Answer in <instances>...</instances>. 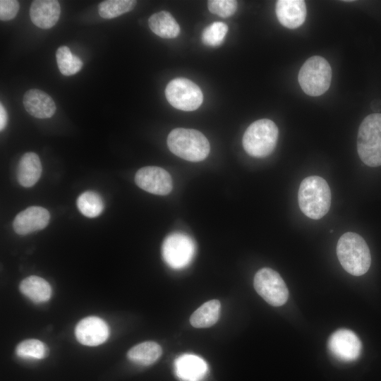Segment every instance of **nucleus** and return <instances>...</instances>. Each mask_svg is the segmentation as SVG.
Returning <instances> with one entry per match:
<instances>
[{
	"label": "nucleus",
	"mask_w": 381,
	"mask_h": 381,
	"mask_svg": "<svg viewBox=\"0 0 381 381\" xmlns=\"http://www.w3.org/2000/svg\"><path fill=\"white\" fill-rule=\"evenodd\" d=\"M49 211L42 207L32 206L19 212L13 223L14 231L25 235L45 228L49 222Z\"/></svg>",
	"instance_id": "13"
},
{
	"label": "nucleus",
	"mask_w": 381,
	"mask_h": 381,
	"mask_svg": "<svg viewBox=\"0 0 381 381\" xmlns=\"http://www.w3.org/2000/svg\"><path fill=\"white\" fill-rule=\"evenodd\" d=\"M23 105L31 116L38 119L52 117L56 109L52 98L38 89H30L25 93Z\"/></svg>",
	"instance_id": "17"
},
{
	"label": "nucleus",
	"mask_w": 381,
	"mask_h": 381,
	"mask_svg": "<svg viewBox=\"0 0 381 381\" xmlns=\"http://www.w3.org/2000/svg\"><path fill=\"white\" fill-rule=\"evenodd\" d=\"M275 12L279 23L289 29L300 27L306 17V6L303 0H279Z\"/></svg>",
	"instance_id": "14"
},
{
	"label": "nucleus",
	"mask_w": 381,
	"mask_h": 381,
	"mask_svg": "<svg viewBox=\"0 0 381 381\" xmlns=\"http://www.w3.org/2000/svg\"><path fill=\"white\" fill-rule=\"evenodd\" d=\"M298 83L308 95L317 97L329 87L332 68L329 62L320 56H313L306 61L298 75Z\"/></svg>",
	"instance_id": "6"
},
{
	"label": "nucleus",
	"mask_w": 381,
	"mask_h": 381,
	"mask_svg": "<svg viewBox=\"0 0 381 381\" xmlns=\"http://www.w3.org/2000/svg\"><path fill=\"white\" fill-rule=\"evenodd\" d=\"M176 376L181 381H202L208 370L206 362L193 354H183L174 363Z\"/></svg>",
	"instance_id": "16"
},
{
	"label": "nucleus",
	"mask_w": 381,
	"mask_h": 381,
	"mask_svg": "<svg viewBox=\"0 0 381 381\" xmlns=\"http://www.w3.org/2000/svg\"><path fill=\"white\" fill-rule=\"evenodd\" d=\"M298 200L301 212L306 217L319 219L324 217L330 208L329 186L320 176H308L300 184Z\"/></svg>",
	"instance_id": "1"
},
{
	"label": "nucleus",
	"mask_w": 381,
	"mask_h": 381,
	"mask_svg": "<svg viewBox=\"0 0 381 381\" xmlns=\"http://www.w3.org/2000/svg\"><path fill=\"white\" fill-rule=\"evenodd\" d=\"M60 13V4L56 0H35L31 4L30 8L32 22L42 29H49L55 25Z\"/></svg>",
	"instance_id": "15"
},
{
	"label": "nucleus",
	"mask_w": 381,
	"mask_h": 381,
	"mask_svg": "<svg viewBox=\"0 0 381 381\" xmlns=\"http://www.w3.org/2000/svg\"><path fill=\"white\" fill-rule=\"evenodd\" d=\"M77 207L84 216L93 218L99 216L104 210V202L101 196L94 191H85L77 199Z\"/></svg>",
	"instance_id": "23"
},
{
	"label": "nucleus",
	"mask_w": 381,
	"mask_h": 381,
	"mask_svg": "<svg viewBox=\"0 0 381 381\" xmlns=\"http://www.w3.org/2000/svg\"><path fill=\"white\" fill-rule=\"evenodd\" d=\"M21 293L34 303H44L52 296V287L44 279L30 276L22 280L19 286Z\"/></svg>",
	"instance_id": "19"
},
{
	"label": "nucleus",
	"mask_w": 381,
	"mask_h": 381,
	"mask_svg": "<svg viewBox=\"0 0 381 381\" xmlns=\"http://www.w3.org/2000/svg\"><path fill=\"white\" fill-rule=\"evenodd\" d=\"M327 347L337 359L350 362L359 357L362 344L353 332L348 329H339L329 337Z\"/></svg>",
	"instance_id": "10"
},
{
	"label": "nucleus",
	"mask_w": 381,
	"mask_h": 381,
	"mask_svg": "<svg viewBox=\"0 0 381 381\" xmlns=\"http://www.w3.org/2000/svg\"><path fill=\"white\" fill-rule=\"evenodd\" d=\"M19 10V3L16 0L0 1V19L9 20L14 18Z\"/></svg>",
	"instance_id": "29"
},
{
	"label": "nucleus",
	"mask_w": 381,
	"mask_h": 381,
	"mask_svg": "<svg viewBox=\"0 0 381 381\" xmlns=\"http://www.w3.org/2000/svg\"><path fill=\"white\" fill-rule=\"evenodd\" d=\"M357 150L360 159L366 165H381V114L367 116L358 132Z\"/></svg>",
	"instance_id": "4"
},
{
	"label": "nucleus",
	"mask_w": 381,
	"mask_h": 381,
	"mask_svg": "<svg viewBox=\"0 0 381 381\" xmlns=\"http://www.w3.org/2000/svg\"><path fill=\"white\" fill-rule=\"evenodd\" d=\"M16 353L20 358L40 360L47 356L48 348L38 339H25L18 344Z\"/></svg>",
	"instance_id": "25"
},
{
	"label": "nucleus",
	"mask_w": 381,
	"mask_h": 381,
	"mask_svg": "<svg viewBox=\"0 0 381 381\" xmlns=\"http://www.w3.org/2000/svg\"><path fill=\"white\" fill-rule=\"evenodd\" d=\"M253 286L257 293L271 306H281L288 300L289 291L284 281L271 268L259 270L255 274Z\"/></svg>",
	"instance_id": "9"
},
{
	"label": "nucleus",
	"mask_w": 381,
	"mask_h": 381,
	"mask_svg": "<svg viewBox=\"0 0 381 381\" xmlns=\"http://www.w3.org/2000/svg\"><path fill=\"white\" fill-rule=\"evenodd\" d=\"M135 4L133 0H106L99 4L98 12L103 18H114L131 11Z\"/></svg>",
	"instance_id": "26"
},
{
	"label": "nucleus",
	"mask_w": 381,
	"mask_h": 381,
	"mask_svg": "<svg viewBox=\"0 0 381 381\" xmlns=\"http://www.w3.org/2000/svg\"><path fill=\"white\" fill-rule=\"evenodd\" d=\"M8 121V114L3 104H0V130L3 131Z\"/></svg>",
	"instance_id": "30"
},
{
	"label": "nucleus",
	"mask_w": 381,
	"mask_h": 381,
	"mask_svg": "<svg viewBox=\"0 0 381 381\" xmlns=\"http://www.w3.org/2000/svg\"><path fill=\"white\" fill-rule=\"evenodd\" d=\"M167 145L176 156L190 162H200L209 155L210 145L207 138L192 128H177L167 137Z\"/></svg>",
	"instance_id": "3"
},
{
	"label": "nucleus",
	"mask_w": 381,
	"mask_h": 381,
	"mask_svg": "<svg viewBox=\"0 0 381 381\" xmlns=\"http://www.w3.org/2000/svg\"><path fill=\"white\" fill-rule=\"evenodd\" d=\"M135 182L138 187L150 193L165 195L173 188L171 175L159 167H145L135 175Z\"/></svg>",
	"instance_id": "11"
},
{
	"label": "nucleus",
	"mask_w": 381,
	"mask_h": 381,
	"mask_svg": "<svg viewBox=\"0 0 381 381\" xmlns=\"http://www.w3.org/2000/svg\"><path fill=\"white\" fill-rule=\"evenodd\" d=\"M220 310L219 301L210 300L194 311L190 318V322L193 327L196 328L210 327L217 322Z\"/></svg>",
	"instance_id": "21"
},
{
	"label": "nucleus",
	"mask_w": 381,
	"mask_h": 381,
	"mask_svg": "<svg viewBox=\"0 0 381 381\" xmlns=\"http://www.w3.org/2000/svg\"><path fill=\"white\" fill-rule=\"evenodd\" d=\"M56 59L60 72L66 76L72 75L79 72L83 67V61L75 55H73L66 46L58 48L56 52Z\"/></svg>",
	"instance_id": "24"
},
{
	"label": "nucleus",
	"mask_w": 381,
	"mask_h": 381,
	"mask_svg": "<svg viewBox=\"0 0 381 381\" xmlns=\"http://www.w3.org/2000/svg\"><path fill=\"white\" fill-rule=\"evenodd\" d=\"M278 135V128L272 121L267 119L255 121L243 134V147L252 157H265L274 151Z\"/></svg>",
	"instance_id": "5"
},
{
	"label": "nucleus",
	"mask_w": 381,
	"mask_h": 381,
	"mask_svg": "<svg viewBox=\"0 0 381 381\" xmlns=\"http://www.w3.org/2000/svg\"><path fill=\"white\" fill-rule=\"evenodd\" d=\"M195 253L194 241L181 232L169 234L162 243V257L166 263L174 269H181L188 265Z\"/></svg>",
	"instance_id": "7"
},
{
	"label": "nucleus",
	"mask_w": 381,
	"mask_h": 381,
	"mask_svg": "<svg viewBox=\"0 0 381 381\" xmlns=\"http://www.w3.org/2000/svg\"><path fill=\"white\" fill-rule=\"evenodd\" d=\"M165 95L172 107L183 111L197 109L203 100L200 88L185 78H176L171 80L165 89Z\"/></svg>",
	"instance_id": "8"
},
{
	"label": "nucleus",
	"mask_w": 381,
	"mask_h": 381,
	"mask_svg": "<svg viewBox=\"0 0 381 381\" xmlns=\"http://www.w3.org/2000/svg\"><path fill=\"white\" fill-rule=\"evenodd\" d=\"M228 31V26L223 22H214L206 27L202 33V41L204 44L210 47L220 45Z\"/></svg>",
	"instance_id": "27"
},
{
	"label": "nucleus",
	"mask_w": 381,
	"mask_h": 381,
	"mask_svg": "<svg viewBox=\"0 0 381 381\" xmlns=\"http://www.w3.org/2000/svg\"><path fill=\"white\" fill-rule=\"evenodd\" d=\"M42 170V164L37 154L31 152L24 154L18 165V183L26 188L34 186L40 178Z\"/></svg>",
	"instance_id": "18"
},
{
	"label": "nucleus",
	"mask_w": 381,
	"mask_h": 381,
	"mask_svg": "<svg viewBox=\"0 0 381 381\" xmlns=\"http://www.w3.org/2000/svg\"><path fill=\"white\" fill-rule=\"evenodd\" d=\"M162 347L155 341H145L132 347L127 353L128 358L140 365H150L162 355Z\"/></svg>",
	"instance_id": "22"
},
{
	"label": "nucleus",
	"mask_w": 381,
	"mask_h": 381,
	"mask_svg": "<svg viewBox=\"0 0 381 381\" xmlns=\"http://www.w3.org/2000/svg\"><path fill=\"white\" fill-rule=\"evenodd\" d=\"M209 11L222 18L232 16L236 11L237 1L234 0H210L207 1Z\"/></svg>",
	"instance_id": "28"
},
{
	"label": "nucleus",
	"mask_w": 381,
	"mask_h": 381,
	"mask_svg": "<svg viewBox=\"0 0 381 381\" xmlns=\"http://www.w3.org/2000/svg\"><path fill=\"white\" fill-rule=\"evenodd\" d=\"M75 335L82 344L95 346L104 343L109 337V326L104 320L96 316L83 318L76 325Z\"/></svg>",
	"instance_id": "12"
},
{
	"label": "nucleus",
	"mask_w": 381,
	"mask_h": 381,
	"mask_svg": "<svg viewBox=\"0 0 381 381\" xmlns=\"http://www.w3.org/2000/svg\"><path fill=\"white\" fill-rule=\"evenodd\" d=\"M337 255L342 267L349 274L361 276L368 272L371 255L365 240L356 233L346 232L339 238Z\"/></svg>",
	"instance_id": "2"
},
{
	"label": "nucleus",
	"mask_w": 381,
	"mask_h": 381,
	"mask_svg": "<svg viewBox=\"0 0 381 381\" xmlns=\"http://www.w3.org/2000/svg\"><path fill=\"white\" fill-rule=\"evenodd\" d=\"M148 24L150 30L162 38H174L180 32V27L171 13L166 11L152 15Z\"/></svg>",
	"instance_id": "20"
}]
</instances>
